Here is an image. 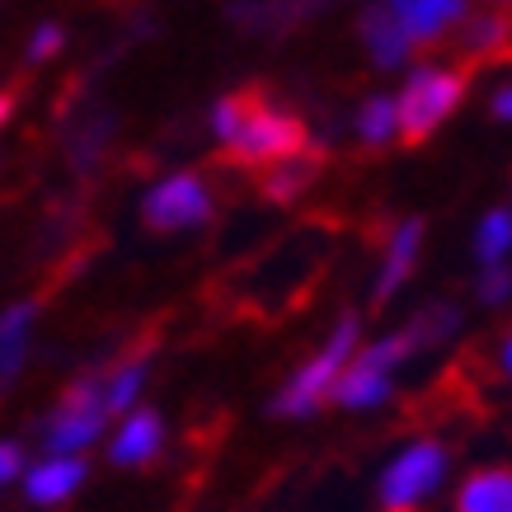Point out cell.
<instances>
[{
	"label": "cell",
	"instance_id": "cell-1",
	"mask_svg": "<svg viewBox=\"0 0 512 512\" xmlns=\"http://www.w3.org/2000/svg\"><path fill=\"white\" fill-rule=\"evenodd\" d=\"M466 99V76L451 66H419L409 71L404 90L395 94V118H400V137L409 146H419L447 123L451 113Z\"/></svg>",
	"mask_w": 512,
	"mask_h": 512
},
{
	"label": "cell",
	"instance_id": "cell-2",
	"mask_svg": "<svg viewBox=\"0 0 512 512\" xmlns=\"http://www.w3.org/2000/svg\"><path fill=\"white\" fill-rule=\"evenodd\" d=\"M357 329H362L357 315H343L339 325H334L325 348L278 390V400H273V414H278V419H306V414L320 409V400H329V390H334V381L343 376V367L357 357Z\"/></svg>",
	"mask_w": 512,
	"mask_h": 512
},
{
	"label": "cell",
	"instance_id": "cell-3",
	"mask_svg": "<svg viewBox=\"0 0 512 512\" xmlns=\"http://www.w3.org/2000/svg\"><path fill=\"white\" fill-rule=\"evenodd\" d=\"M226 151L245 165H268V160H287L301 151V123L292 113L273 109V104H254L249 94H240V118L226 141Z\"/></svg>",
	"mask_w": 512,
	"mask_h": 512
},
{
	"label": "cell",
	"instance_id": "cell-4",
	"mask_svg": "<svg viewBox=\"0 0 512 512\" xmlns=\"http://www.w3.org/2000/svg\"><path fill=\"white\" fill-rule=\"evenodd\" d=\"M109 423V409H104V376H85L62 395V404L47 414L43 442L52 456H76L90 442H99Z\"/></svg>",
	"mask_w": 512,
	"mask_h": 512
},
{
	"label": "cell",
	"instance_id": "cell-5",
	"mask_svg": "<svg viewBox=\"0 0 512 512\" xmlns=\"http://www.w3.org/2000/svg\"><path fill=\"white\" fill-rule=\"evenodd\" d=\"M447 480V447L433 437H419L395 456L381 475V508L386 512H409Z\"/></svg>",
	"mask_w": 512,
	"mask_h": 512
},
{
	"label": "cell",
	"instance_id": "cell-6",
	"mask_svg": "<svg viewBox=\"0 0 512 512\" xmlns=\"http://www.w3.org/2000/svg\"><path fill=\"white\" fill-rule=\"evenodd\" d=\"M212 217V188L202 174H170L141 198V221L151 231H188Z\"/></svg>",
	"mask_w": 512,
	"mask_h": 512
},
{
	"label": "cell",
	"instance_id": "cell-7",
	"mask_svg": "<svg viewBox=\"0 0 512 512\" xmlns=\"http://www.w3.org/2000/svg\"><path fill=\"white\" fill-rule=\"evenodd\" d=\"M381 10L400 24L409 43L419 47L447 38L451 29H461L470 19V0H386Z\"/></svg>",
	"mask_w": 512,
	"mask_h": 512
},
{
	"label": "cell",
	"instance_id": "cell-8",
	"mask_svg": "<svg viewBox=\"0 0 512 512\" xmlns=\"http://www.w3.org/2000/svg\"><path fill=\"white\" fill-rule=\"evenodd\" d=\"M419 249H423V221L409 217L395 226V235H390L386 245V264H381V273H376V306H386L390 296L400 292L404 282H409V273L419 268Z\"/></svg>",
	"mask_w": 512,
	"mask_h": 512
},
{
	"label": "cell",
	"instance_id": "cell-9",
	"mask_svg": "<svg viewBox=\"0 0 512 512\" xmlns=\"http://www.w3.org/2000/svg\"><path fill=\"white\" fill-rule=\"evenodd\" d=\"M357 29H362V43H367V52H372V62L381 66V71H400V66L414 57V43L404 38V29L381 10V5L362 10Z\"/></svg>",
	"mask_w": 512,
	"mask_h": 512
},
{
	"label": "cell",
	"instance_id": "cell-10",
	"mask_svg": "<svg viewBox=\"0 0 512 512\" xmlns=\"http://www.w3.org/2000/svg\"><path fill=\"white\" fill-rule=\"evenodd\" d=\"M160 442H165L160 414L156 409H137V414H127V423L118 428L109 456H113V466H146V461L160 451Z\"/></svg>",
	"mask_w": 512,
	"mask_h": 512
},
{
	"label": "cell",
	"instance_id": "cell-11",
	"mask_svg": "<svg viewBox=\"0 0 512 512\" xmlns=\"http://www.w3.org/2000/svg\"><path fill=\"white\" fill-rule=\"evenodd\" d=\"M85 484V461L80 456H47L24 475V494L29 503H62Z\"/></svg>",
	"mask_w": 512,
	"mask_h": 512
},
{
	"label": "cell",
	"instance_id": "cell-12",
	"mask_svg": "<svg viewBox=\"0 0 512 512\" xmlns=\"http://www.w3.org/2000/svg\"><path fill=\"white\" fill-rule=\"evenodd\" d=\"M456 512H512V470L484 466L456 489Z\"/></svg>",
	"mask_w": 512,
	"mask_h": 512
},
{
	"label": "cell",
	"instance_id": "cell-13",
	"mask_svg": "<svg viewBox=\"0 0 512 512\" xmlns=\"http://www.w3.org/2000/svg\"><path fill=\"white\" fill-rule=\"evenodd\" d=\"M33 315H38L33 301H15V306L0 311V386L15 381V372L24 367V357H29Z\"/></svg>",
	"mask_w": 512,
	"mask_h": 512
},
{
	"label": "cell",
	"instance_id": "cell-14",
	"mask_svg": "<svg viewBox=\"0 0 512 512\" xmlns=\"http://www.w3.org/2000/svg\"><path fill=\"white\" fill-rule=\"evenodd\" d=\"M386 395H390V376L372 372V367H362V362H348L343 376L334 381V390H329V400L343 404V409H372V404H381Z\"/></svg>",
	"mask_w": 512,
	"mask_h": 512
},
{
	"label": "cell",
	"instance_id": "cell-15",
	"mask_svg": "<svg viewBox=\"0 0 512 512\" xmlns=\"http://www.w3.org/2000/svg\"><path fill=\"white\" fill-rule=\"evenodd\" d=\"M475 259H480V268L489 264H508L512 254V207H489L480 217V226H475Z\"/></svg>",
	"mask_w": 512,
	"mask_h": 512
},
{
	"label": "cell",
	"instance_id": "cell-16",
	"mask_svg": "<svg viewBox=\"0 0 512 512\" xmlns=\"http://www.w3.org/2000/svg\"><path fill=\"white\" fill-rule=\"evenodd\" d=\"M141 386H146V357H127V362H118V367L104 376V409H109V414L132 409L137 395H141Z\"/></svg>",
	"mask_w": 512,
	"mask_h": 512
},
{
	"label": "cell",
	"instance_id": "cell-17",
	"mask_svg": "<svg viewBox=\"0 0 512 512\" xmlns=\"http://www.w3.org/2000/svg\"><path fill=\"white\" fill-rule=\"evenodd\" d=\"M395 132H400L395 99H390V94H372V99H362V109H357V137L367 141V146H386Z\"/></svg>",
	"mask_w": 512,
	"mask_h": 512
},
{
	"label": "cell",
	"instance_id": "cell-18",
	"mask_svg": "<svg viewBox=\"0 0 512 512\" xmlns=\"http://www.w3.org/2000/svg\"><path fill=\"white\" fill-rule=\"evenodd\" d=\"M419 348V339H414V329H400V334H386L381 343H367L362 353L353 357V362H362V367H372V372H381V376H390L395 367H400L404 357Z\"/></svg>",
	"mask_w": 512,
	"mask_h": 512
},
{
	"label": "cell",
	"instance_id": "cell-19",
	"mask_svg": "<svg viewBox=\"0 0 512 512\" xmlns=\"http://www.w3.org/2000/svg\"><path fill=\"white\" fill-rule=\"evenodd\" d=\"M311 174H315V165H306V160H296V156H287L278 165V170H273V179H268V198L273 202H292L296 193H301V188L311 184Z\"/></svg>",
	"mask_w": 512,
	"mask_h": 512
},
{
	"label": "cell",
	"instance_id": "cell-20",
	"mask_svg": "<svg viewBox=\"0 0 512 512\" xmlns=\"http://www.w3.org/2000/svg\"><path fill=\"white\" fill-rule=\"evenodd\" d=\"M512 24L503 15H480V19H466V47L470 52H494V47L508 43Z\"/></svg>",
	"mask_w": 512,
	"mask_h": 512
},
{
	"label": "cell",
	"instance_id": "cell-21",
	"mask_svg": "<svg viewBox=\"0 0 512 512\" xmlns=\"http://www.w3.org/2000/svg\"><path fill=\"white\" fill-rule=\"evenodd\" d=\"M484 306H508L512 301V264H489L480 268V282H475Z\"/></svg>",
	"mask_w": 512,
	"mask_h": 512
},
{
	"label": "cell",
	"instance_id": "cell-22",
	"mask_svg": "<svg viewBox=\"0 0 512 512\" xmlns=\"http://www.w3.org/2000/svg\"><path fill=\"white\" fill-rule=\"evenodd\" d=\"M57 52H62V29H57V24H43L29 43V62H47V57H57Z\"/></svg>",
	"mask_w": 512,
	"mask_h": 512
},
{
	"label": "cell",
	"instance_id": "cell-23",
	"mask_svg": "<svg viewBox=\"0 0 512 512\" xmlns=\"http://www.w3.org/2000/svg\"><path fill=\"white\" fill-rule=\"evenodd\" d=\"M24 470V451H19V442H0V484H10Z\"/></svg>",
	"mask_w": 512,
	"mask_h": 512
},
{
	"label": "cell",
	"instance_id": "cell-24",
	"mask_svg": "<svg viewBox=\"0 0 512 512\" xmlns=\"http://www.w3.org/2000/svg\"><path fill=\"white\" fill-rule=\"evenodd\" d=\"M489 113H494L498 123H512V80H503V85L489 94Z\"/></svg>",
	"mask_w": 512,
	"mask_h": 512
},
{
	"label": "cell",
	"instance_id": "cell-25",
	"mask_svg": "<svg viewBox=\"0 0 512 512\" xmlns=\"http://www.w3.org/2000/svg\"><path fill=\"white\" fill-rule=\"evenodd\" d=\"M498 367H503V376L512 381V329L503 334V343H498Z\"/></svg>",
	"mask_w": 512,
	"mask_h": 512
},
{
	"label": "cell",
	"instance_id": "cell-26",
	"mask_svg": "<svg viewBox=\"0 0 512 512\" xmlns=\"http://www.w3.org/2000/svg\"><path fill=\"white\" fill-rule=\"evenodd\" d=\"M10 113H15V99H10V94H0V123H5Z\"/></svg>",
	"mask_w": 512,
	"mask_h": 512
},
{
	"label": "cell",
	"instance_id": "cell-27",
	"mask_svg": "<svg viewBox=\"0 0 512 512\" xmlns=\"http://www.w3.org/2000/svg\"><path fill=\"white\" fill-rule=\"evenodd\" d=\"M494 5H503V0H494Z\"/></svg>",
	"mask_w": 512,
	"mask_h": 512
}]
</instances>
